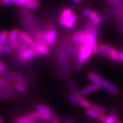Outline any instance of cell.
<instances>
[{"label":"cell","instance_id":"obj_16","mask_svg":"<svg viewBox=\"0 0 123 123\" xmlns=\"http://www.w3.org/2000/svg\"><path fill=\"white\" fill-rule=\"evenodd\" d=\"M12 86H13V87L15 88L19 93L24 94L26 91V87L25 86V84L15 82V83H13Z\"/></svg>","mask_w":123,"mask_h":123},{"label":"cell","instance_id":"obj_28","mask_svg":"<svg viewBox=\"0 0 123 123\" xmlns=\"http://www.w3.org/2000/svg\"><path fill=\"white\" fill-rule=\"evenodd\" d=\"M0 87H6V88H8V89H12L13 86H12V84L8 83L4 79L0 77Z\"/></svg>","mask_w":123,"mask_h":123},{"label":"cell","instance_id":"obj_22","mask_svg":"<svg viewBox=\"0 0 123 123\" xmlns=\"http://www.w3.org/2000/svg\"><path fill=\"white\" fill-rule=\"evenodd\" d=\"M73 9H71V8H64V9H62L61 15H62V16L65 18L68 19L71 17V16L73 15Z\"/></svg>","mask_w":123,"mask_h":123},{"label":"cell","instance_id":"obj_7","mask_svg":"<svg viewBox=\"0 0 123 123\" xmlns=\"http://www.w3.org/2000/svg\"><path fill=\"white\" fill-rule=\"evenodd\" d=\"M87 78L89 79V81H91L93 84H96L99 86L101 87L102 84L105 81V79L102 78L99 74H97L94 72H91L87 74Z\"/></svg>","mask_w":123,"mask_h":123},{"label":"cell","instance_id":"obj_13","mask_svg":"<svg viewBox=\"0 0 123 123\" xmlns=\"http://www.w3.org/2000/svg\"><path fill=\"white\" fill-rule=\"evenodd\" d=\"M9 73H10V75L11 76L13 80H15L16 82H18V83H21V84H26V81L25 80V78L23 76H22L21 75H20L19 74L14 71H11Z\"/></svg>","mask_w":123,"mask_h":123},{"label":"cell","instance_id":"obj_18","mask_svg":"<svg viewBox=\"0 0 123 123\" xmlns=\"http://www.w3.org/2000/svg\"><path fill=\"white\" fill-rule=\"evenodd\" d=\"M85 112H86V114H87L89 117H91V118L96 119H99L100 114H99V113H98V112H96V111H95L94 110L91 109H86Z\"/></svg>","mask_w":123,"mask_h":123},{"label":"cell","instance_id":"obj_8","mask_svg":"<svg viewBox=\"0 0 123 123\" xmlns=\"http://www.w3.org/2000/svg\"><path fill=\"white\" fill-rule=\"evenodd\" d=\"M72 94L78 100V101L80 102V105L83 106V107L87 108V109H88L89 108V106L91 105V103H89L87 99L84 98L83 96L81 95L80 92L79 91H78L76 89H72Z\"/></svg>","mask_w":123,"mask_h":123},{"label":"cell","instance_id":"obj_34","mask_svg":"<svg viewBox=\"0 0 123 123\" xmlns=\"http://www.w3.org/2000/svg\"><path fill=\"white\" fill-rule=\"evenodd\" d=\"M66 84H67V86L71 89H75V87H76V84H75L74 82L71 80H68L67 81H66Z\"/></svg>","mask_w":123,"mask_h":123},{"label":"cell","instance_id":"obj_44","mask_svg":"<svg viewBox=\"0 0 123 123\" xmlns=\"http://www.w3.org/2000/svg\"><path fill=\"white\" fill-rule=\"evenodd\" d=\"M119 56L120 61L123 62V51H119Z\"/></svg>","mask_w":123,"mask_h":123},{"label":"cell","instance_id":"obj_6","mask_svg":"<svg viewBox=\"0 0 123 123\" xmlns=\"http://www.w3.org/2000/svg\"><path fill=\"white\" fill-rule=\"evenodd\" d=\"M102 88L105 89L106 92L113 96H117L119 94V89L114 83L110 81L105 80L101 86Z\"/></svg>","mask_w":123,"mask_h":123},{"label":"cell","instance_id":"obj_24","mask_svg":"<svg viewBox=\"0 0 123 123\" xmlns=\"http://www.w3.org/2000/svg\"><path fill=\"white\" fill-rule=\"evenodd\" d=\"M84 33H85V31H78L76 32V33L73 34V36L72 37V39L73 41L76 43H78L80 41V39L82 38L83 36H84Z\"/></svg>","mask_w":123,"mask_h":123},{"label":"cell","instance_id":"obj_36","mask_svg":"<svg viewBox=\"0 0 123 123\" xmlns=\"http://www.w3.org/2000/svg\"><path fill=\"white\" fill-rule=\"evenodd\" d=\"M66 20V18L63 17L62 15H60V16L59 17V19H58V23H59V24L60 25V26L64 27Z\"/></svg>","mask_w":123,"mask_h":123},{"label":"cell","instance_id":"obj_5","mask_svg":"<svg viewBox=\"0 0 123 123\" xmlns=\"http://www.w3.org/2000/svg\"><path fill=\"white\" fill-rule=\"evenodd\" d=\"M20 31L18 29H13L9 33V41L12 49H16L19 44V35Z\"/></svg>","mask_w":123,"mask_h":123},{"label":"cell","instance_id":"obj_17","mask_svg":"<svg viewBox=\"0 0 123 123\" xmlns=\"http://www.w3.org/2000/svg\"><path fill=\"white\" fill-rule=\"evenodd\" d=\"M9 38V33L6 31H2L0 32V46L3 47V45Z\"/></svg>","mask_w":123,"mask_h":123},{"label":"cell","instance_id":"obj_15","mask_svg":"<svg viewBox=\"0 0 123 123\" xmlns=\"http://www.w3.org/2000/svg\"><path fill=\"white\" fill-rule=\"evenodd\" d=\"M109 56V58L112 59V61H119V51H117V50L115 49L114 48H112L111 50L108 53Z\"/></svg>","mask_w":123,"mask_h":123},{"label":"cell","instance_id":"obj_19","mask_svg":"<svg viewBox=\"0 0 123 123\" xmlns=\"http://www.w3.org/2000/svg\"><path fill=\"white\" fill-rule=\"evenodd\" d=\"M35 110L37 112H51V108L45 105H37L35 106Z\"/></svg>","mask_w":123,"mask_h":123},{"label":"cell","instance_id":"obj_42","mask_svg":"<svg viewBox=\"0 0 123 123\" xmlns=\"http://www.w3.org/2000/svg\"><path fill=\"white\" fill-rule=\"evenodd\" d=\"M70 18L75 23H76V22L78 21V16H77L76 15V14H73V15L71 16V17Z\"/></svg>","mask_w":123,"mask_h":123},{"label":"cell","instance_id":"obj_31","mask_svg":"<svg viewBox=\"0 0 123 123\" xmlns=\"http://www.w3.org/2000/svg\"><path fill=\"white\" fill-rule=\"evenodd\" d=\"M64 76L68 77L69 76L71 73V65L69 62H66V64H64Z\"/></svg>","mask_w":123,"mask_h":123},{"label":"cell","instance_id":"obj_29","mask_svg":"<svg viewBox=\"0 0 123 123\" xmlns=\"http://www.w3.org/2000/svg\"><path fill=\"white\" fill-rule=\"evenodd\" d=\"M26 117L32 123H34V122L37 120V119L39 118L38 115H37V112H32V113H30V114L26 115Z\"/></svg>","mask_w":123,"mask_h":123},{"label":"cell","instance_id":"obj_48","mask_svg":"<svg viewBox=\"0 0 123 123\" xmlns=\"http://www.w3.org/2000/svg\"><path fill=\"white\" fill-rule=\"evenodd\" d=\"M12 1L13 4H14V5H16V6H18L19 0H12Z\"/></svg>","mask_w":123,"mask_h":123},{"label":"cell","instance_id":"obj_27","mask_svg":"<svg viewBox=\"0 0 123 123\" xmlns=\"http://www.w3.org/2000/svg\"><path fill=\"white\" fill-rule=\"evenodd\" d=\"M74 22L69 18L66 19L65 24H64V28H65L66 29H68V30H71V29H72V28L74 26Z\"/></svg>","mask_w":123,"mask_h":123},{"label":"cell","instance_id":"obj_10","mask_svg":"<svg viewBox=\"0 0 123 123\" xmlns=\"http://www.w3.org/2000/svg\"><path fill=\"white\" fill-rule=\"evenodd\" d=\"M37 115L39 118L42 119L44 120L48 121H51L55 119L57 116L55 112H37Z\"/></svg>","mask_w":123,"mask_h":123},{"label":"cell","instance_id":"obj_1","mask_svg":"<svg viewBox=\"0 0 123 123\" xmlns=\"http://www.w3.org/2000/svg\"><path fill=\"white\" fill-rule=\"evenodd\" d=\"M86 32V43L84 45L80 46L78 51V61L82 62L83 64L85 63L89 59L91 56L93 55L92 48L93 46L97 43V37L92 36L90 33Z\"/></svg>","mask_w":123,"mask_h":123},{"label":"cell","instance_id":"obj_12","mask_svg":"<svg viewBox=\"0 0 123 123\" xmlns=\"http://www.w3.org/2000/svg\"><path fill=\"white\" fill-rule=\"evenodd\" d=\"M20 36L21 37L22 39H23L25 42H26L27 44H28L29 45L32 47L33 44L35 41V39H34V38L30 34H28V33H26V32L20 31Z\"/></svg>","mask_w":123,"mask_h":123},{"label":"cell","instance_id":"obj_38","mask_svg":"<svg viewBox=\"0 0 123 123\" xmlns=\"http://www.w3.org/2000/svg\"><path fill=\"white\" fill-rule=\"evenodd\" d=\"M0 3L2 6H8L12 3V0H0Z\"/></svg>","mask_w":123,"mask_h":123},{"label":"cell","instance_id":"obj_21","mask_svg":"<svg viewBox=\"0 0 123 123\" xmlns=\"http://www.w3.org/2000/svg\"><path fill=\"white\" fill-rule=\"evenodd\" d=\"M39 3L37 0H32L31 1L28 2L26 5V7L29 9H36V8H39Z\"/></svg>","mask_w":123,"mask_h":123},{"label":"cell","instance_id":"obj_45","mask_svg":"<svg viewBox=\"0 0 123 123\" xmlns=\"http://www.w3.org/2000/svg\"><path fill=\"white\" fill-rule=\"evenodd\" d=\"M51 123H60V119H59V117H58V116L55 119H53Z\"/></svg>","mask_w":123,"mask_h":123},{"label":"cell","instance_id":"obj_14","mask_svg":"<svg viewBox=\"0 0 123 123\" xmlns=\"http://www.w3.org/2000/svg\"><path fill=\"white\" fill-rule=\"evenodd\" d=\"M12 51V48H11V44L9 43V39L6 41L3 45V55H9L11 54Z\"/></svg>","mask_w":123,"mask_h":123},{"label":"cell","instance_id":"obj_51","mask_svg":"<svg viewBox=\"0 0 123 123\" xmlns=\"http://www.w3.org/2000/svg\"><path fill=\"white\" fill-rule=\"evenodd\" d=\"M26 1L28 2H28L31 1H32V0H26Z\"/></svg>","mask_w":123,"mask_h":123},{"label":"cell","instance_id":"obj_35","mask_svg":"<svg viewBox=\"0 0 123 123\" xmlns=\"http://www.w3.org/2000/svg\"><path fill=\"white\" fill-rule=\"evenodd\" d=\"M92 12V10L88 9V8H84L82 10V13L84 16H85L86 17H89V16L91 15Z\"/></svg>","mask_w":123,"mask_h":123},{"label":"cell","instance_id":"obj_26","mask_svg":"<svg viewBox=\"0 0 123 123\" xmlns=\"http://www.w3.org/2000/svg\"><path fill=\"white\" fill-rule=\"evenodd\" d=\"M68 98L69 101L74 105V106H78L80 105V102L78 101V100L76 98L73 94H69L68 95Z\"/></svg>","mask_w":123,"mask_h":123},{"label":"cell","instance_id":"obj_43","mask_svg":"<svg viewBox=\"0 0 123 123\" xmlns=\"http://www.w3.org/2000/svg\"><path fill=\"white\" fill-rule=\"evenodd\" d=\"M35 123H49V121L44 120V119H37L35 121Z\"/></svg>","mask_w":123,"mask_h":123},{"label":"cell","instance_id":"obj_4","mask_svg":"<svg viewBox=\"0 0 123 123\" xmlns=\"http://www.w3.org/2000/svg\"><path fill=\"white\" fill-rule=\"evenodd\" d=\"M32 47L38 52L39 55L43 56H48L49 54V46L46 43H41L35 40Z\"/></svg>","mask_w":123,"mask_h":123},{"label":"cell","instance_id":"obj_30","mask_svg":"<svg viewBox=\"0 0 123 123\" xmlns=\"http://www.w3.org/2000/svg\"><path fill=\"white\" fill-rule=\"evenodd\" d=\"M112 48V47L106 44H100L98 46V50L106 53H109Z\"/></svg>","mask_w":123,"mask_h":123},{"label":"cell","instance_id":"obj_47","mask_svg":"<svg viewBox=\"0 0 123 123\" xmlns=\"http://www.w3.org/2000/svg\"><path fill=\"white\" fill-rule=\"evenodd\" d=\"M83 0H72V1H73V3H74V4H78V3H81V1H82Z\"/></svg>","mask_w":123,"mask_h":123},{"label":"cell","instance_id":"obj_9","mask_svg":"<svg viewBox=\"0 0 123 123\" xmlns=\"http://www.w3.org/2000/svg\"><path fill=\"white\" fill-rule=\"evenodd\" d=\"M101 87H100L99 86L92 83V84H91V85H89V86L84 87L83 89H82L80 91V92L81 95L84 96L87 95V94H89L91 93V92L97 91H98L99 89H101Z\"/></svg>","mask_w":123,"mask_h":123},{"label":"cell","instance_id":"obj_20","mask_svg":"<svg viewBox=\"0 0 123 123\" xmlns=\"http://www.w3.org/2000/svg\"><path fill=\"white\" fill-rule=\"evenodd\" d=\"M88 109H93V110H94V111L98 112L99 114H105V112H106V110H105V108H103V107H101V106H98V105L92 104V103H91L90 106H89V108Z\"/></svg>","mask_w":123,"mask_h":123},{"label":"cell","instance_id":"obj_32","mask_svg":"<svg viewBox=\"0 0 123 123\" xmlns=\"http://www.w3.org/2000/svg\"><path fill=\"white\" fill-rule=\"evenodd\" d=\"M58 60H59V64L64 65V63L66 62V55L64 53H61L59 54Z\"/></svg>","mask_w":123,"mask_h":123},{"label":"cell","instance_id":"obj_39","mask_svg":"<svg viewBox=\"0 0 123 123\" xmlns=\"http://www.w3.org/2000/svg\"><path fill=\"white\" fill-rule=\"evenodd\" d=\"M83 64L82 62H80V61H78L76 62V64H75V66H74V69L76 71H80L82 67H83Z\"/></svg>","mask_w":123,"mask_h":123},{"label":"cell","instance_id":"obj_49","mask_svg":"<svg viewBox=\"0 0 123 123\" xmlns=\"http://www.w3.org/2000/svg\"><path fill=\"white\" fill-rule=\"evenodd\" d=\"M0 123H3V118L0 116Z\"/></svg>","mask_w":123,"mask_h":123},{"label":"cell","instance_id":"obj_50","mask_svg":"<svg viewBox=\"0 0 123 123\" xmlns=\"http://www.w3.org/2000/svg\"><path fill=\"white\" fill-rule=\"evenodd\" d=\"M115 123H122V122L121 121H119V120H118V119H117V120L116 121Z\"/></svg>","mask_w":123,"mask_h":123},{"label":"cell","instance_id":"obj_25","mask_svg":"<svg viewBox=\"0 0 123 123\" xmlns=\"http://www.w3.org/2000/svg\"><path fill=\"white\" fill-rule=\"evenodd\" d=\"M0 91L6 93L9 98H14L16 96L15 93H14L11 89H8V88H6V87H0Z\"/></svg>","mask_w":123,"mask_h":123},{"label":"cell","instance_id":"obj_46","mask_svg":"<svg viewBox=\"0 0 123 123\" xmlns=\"http://www.w3.org/2000/svg\"><path fill=\"white\" fill-rule=\"evenodd\" d=\"M64 123H76L73 119H67L64 121Z\"/></svg>","mask_w":123,"mask_h":123},{"label":"cell","instance_id":"obj_3","mask_svg":"<svg viewBox=\"0 0 123 123\" xmlns=\"http://www.w3.org/2000/svg\"><path fill=\"white\" fill-rule=\"evenodd\" d=\"M39 54L33 47L27 49L18 55L19 59L23 61H28L32 58L39 55Z\"/></svg>","mask_w":123,"mask_h":123},{"label":"cell","instance_id":"obj_37","mask_svg":"<svg viewBox=\"0 0 123 123\" xmlns=\"http://www.w3.org/2000/svg\"><path fill=\"white\" fill-rule=\"evenodd\" d=\"M96 55H99L101 56H103V57H105V58H109V54H108V53H106V52H103L101 51H99V50H98L96 53Z\"/></svg>","mask_w":123,"mask_h":123},{"label":"cell","instance_id":"obj_53","mask_svg":"<svg viewBox=\"0 0 123 123\" xmlns=\"http://www.w3.org/2000/svg\"><path fill=\"white\" fill-rule=\"evenodd\" d=\"M35 123V122H34V123Z\"/></svg>","mask_w":123,"mask_h":123},{"label":"cell","instance_id":"obj_33","mask_svg":"<svg viewBox=\"0 0 123 123\" xmlns=\"http://www.w3.org/2000/svg\"><path fill=\"white\" fill-rule=\"evenodd\" d=\"M63 74H64V66L62 64H59V68L58 69V76L59 78H61L63 76Z\"/></svg>","mask_w":123,"mask_h":123},{"label":"cell","instance_id":"obj_52","mask_svg":"<svg viewBox=\"0 0 123 123\" xmlns=\"http://www.w3.org/2000/svg\"><path fill=\"white\" fill-rule=\"evenodd\" d=\"M122 108H123V104H122Z\"/></svg>","mask_w":123,"mask_h":123},{"label":"cell","instance_id":"obj_40","mask_svg":"<svg viewBox=\"0 0 123 123\" xmlns=\"http://www.w3.org/2000/svg\"><path fill=\"white\" fill-rule=\"evenodd\" d=\"M107 119H108V116H106L105 114H100V116L99 117V120L101 121L103 123H104L106 122V121L107 120Z\"/></svg>","mask_w":123,"mask_h":123},{"label":"cell","instance_id":"obj_2","mask_svg":"<svg viewBox=\"0 0 123 123\" xmlns=\"http://www.w3.org/2000/svg\"><path fill=\"white\" fill-rule=\"evenodd\" d=\"M57 36V31L53 26H49L46 30L42 31L43 39L48 46H52L55 43Z\"/></svg>","mask_w":123,"mask_h":123},{"label":"cell","instance_id":"obj_23","mask_svg":"<svg viewBox=\"0 0 123 123\" xmlns=\"http://www.w3.org/2000/svg\"><path fill=\"white\" fill-rule=\"evenodd\" d=\"M116 120H117V114L114 111H112L108 116L107 120L104 123H115Z\"/></svg>","mask_w":123,"mask_h":123},{"label":"cell","instance_id":"obj_11","mask_svg":"<svg viewBox=\"0 0 123 123\" xmlns=\"http://www.w3.org/2000/svg\"><path fill=\"white\" fill-rule=\"evenodd\" d=\"M89 19L91 21V23L94 26H97L99 25L101 23V18L100 17L98 13L96 11H92V12L89 17Z\"/></svg>","mask_w":123,"mask_h":123},{"label":"cell","instance_id":"obj_41","mask_svg":"<svg viewBox=\"0 0 123 123\" xmlns=\"http://www.w3.org/2000/svg\"><path fill=\"white\" fill-rule=\"evenodd\" d=\"M9 98V97L6 93L2 92V91H0V99L4 100H8Z\"/></svg>","mask_w":123,"mask_h":123}]
</instances>
